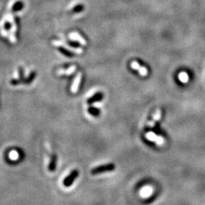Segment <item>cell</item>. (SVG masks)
Here are the masks:
<instances>
[{"instance_id":"cell-1","label":"cell","mask_w":205,"mask_h":205,"mask_svg":"<svg viewBox=\"0 0 205 205\" xmlns=\"http://www.w3.org/2000/svg\"><path fill=\"white\" fill-rule=\"evenodd\" d=\"M53 44L55 46L58 47H63V48L66 49L67 50L70 52H72V53H76V54H81L83 53V50L81 48H79V47H74L71 46V45L68 43H65L62 41H59V40H55L53 41Z\"/></svg>"},{"instance_id":"cell-2","label":"cell","mask_w":205,"mask_h":205,"mask_svg":"<svg viewBox=\"0 0 205 205\" xmlns=\"http://www.w3.org/2000/svg\"><path fill=\"white\" fill-rule=\"evenodd\" d=\"M114 169H115V165L112 163H108L95 167V168H94L91 170V173L93 175H97L100 174V173H106V172L113 171Z\"/></svg>"},{"instance_id":"cell-3","label":"cell","mask_w":205,"mask_h":205,"mask_svg":"<svg viewBox=\"0 0 205 205\" xmlns=\"http://www.w3.org/2000/svg\"><path fill=\"white\" fill-rule=\"evenodd\" d=\"M146 138L150 141H154L158 145H162L164 144V138L160 135H156L154 132H150L147 133Z\"/></svg>"},{"instance_id":"cell-4","label":"cell","mask_w":205,"mask_h":205,"mask_svg":"<svg viewBox=\"0 0 205 205\" xmlns=\"http://www.w3.org/2000/svg\"><path fill=\"white\" fill-rule=\"evenodd\" d=\"M78 175H79V173L77 170H73V171L71 172V173H70V174L68 175V176H67L65 179H64V181H63L64 186H65V187L71 186V185H72L73 182H74V179H75L78 176Z\"/></svg>"},{"instance_id":"cell-5","label":"cell","mask_w":205,"mask_h":205,"mask_svg":"<svg viewBox=\"0 0 205 205\" xmlns=\"http://www.w3.org/2000/svg\"><path fill=\"white\" fill-rule=\"evenodd\" d=\"M69 38L72 41L78 42L79 43L81 44V45L83 46H85L87 44V41L85 40L84 38L82 37L77 32H72V33H70Z\"/></svg>"},{"instance_id":"cell-6","label":"cell","mask_w":205,"mask_h":205,"mask_svg":"<svg viewBox=\"0 0 205 205\" xmlns=\"http://www.w3.org/2000/svg\"><path fill=\"white\" fill-rule=\"evenodd\" d=\"M81 77H82V73L81 72L77 73L75 78H74V81H73L72 85H71V91L72 93L77 92L78 88H79V85H80V80H81Z\"/></svg>"},{"instance_id":"cell-7","label":"cell","mask_w":205,"mask_h":205,"mask_svg":"<svg viewBox=\"0 0 205 205\" xmlns=\"http://www.w3.org/2000/svg\"><path fill=\"white\" fill-rule=\"evenodd\" d=\"M77 66L76 65H71L69 68H67V69H64V68H61L59 69L57 71V74L59 75H70V74H72L75 71Z\"/></svg>"},{"instance_id":"cell-8","label":"cell","mask_w":205,"mask_h":205,"mask_svg":"<svg viewBox=\"0 0 205 205\" xmlns=\"http://www.w3.org/2000/svg\"><path fill=\"white\" fill-rule=\"evenodd\" d=\"M160 117H161V111L159 110V109H157V110L155 112L154 115H153V119H152L151 121L148 123V127L150 128L154 127L156 122L157 121H159Z\"/></svg>"},{"instance_id":"cell-9","label":"cell","mask_w":205,"mask_h":205,"mask_svg":"<svg viewBox=\"0 0 205 205\" xmlns=\"http://www.w3.org/2000/svg\"><path fill=\"white\" fill-rule=\"evenodd\" d=\"M153 191V189L151 186H145L141 190V195L144 198H147V197L152 195Z\"/></svg>"},{"instance_id":"cell-10","label":"cell","mask_w":205,"mask_h":205,"mask_svg":"<svg viewBox=\"0 0 205 205\" xmlns=\"http://www.w3.org/2000/svg\"><path fill=\"white\" fill-rule=\"evenodd\" d=\"M103 94H101V93H98V94H95V95L93 96L92 97H91V98L88 99L87 103H95V102L100 101V100H101L102 99H103Z\"/></svg>"},{"instance_id":"cell-11","label":"cell","mask_w":205,"mask_h":205,"mask_svg":"<svg viewBox=\"0 0 205 205\" xmlns=\"http://www.w3.org/2000/svg\"><path fill=\"white\" fill-rule=\"evenodd\" d=\"M56 155L55 153L52 154L51 159H50V165H49V169L50 171H54L56 167Z\"/></svg>"},{"instance_id":"cell-12","label":"cell","mask_w":205,"mask_h":205,"mask_svg":"<svg viewBox=\"0 0 205 205\" xmlns=\"http://www.w3.org/2000/svg\"><path fill=\"white\" fill-rule=\"evenodd\" d=\"M178 77H179V80L184 84H186L188 81V79H189L188 73L185 72V71H181L178 75Z\"/></svg>"},{"instance_id":"cell-13","label":"cell","mask_w":205,"mask_h":205,"mask_svg":"<svg viewBox=\"0 0 205 205\" xmlns=\"http://www.w3.org/2000/svg\"><path fill=\"white\" fill-rule=\"evenodd\" d=\"M88 112H89L90 114H91L92 115H94V116H98L100 115V110H99L96 107H89L88 108Z\"/></svg>"},{"instance_id":"cell-14","label":"cell","mask_w":205,"mask_h":205,"mask_svg":"<svg viewBox=\"0 0 205 205\" xmlns=\"http://www.w3.org/2000/svg\"><path fill=\"white\" fill-rule=\"evenodd\" d=\"M4 18H5V17H4ZM5 19L6 20V21H8V22H9V24H12L13 22H15V18H14V15H12V13L7 14Z\"/></svg>"},{"instance_id":"cell-15","label":"cell","mask_w":205,"mask_h":205,"mask_svg":"<svg viewBox=\"0 0 205 205\" xmlns=\"http://www.w3.org/2000/svg\"><path fill=\"white\" fill-rule=\"evenodd\" d=\"M16 31H17V24H15V22H13L12 24H11L10 30H9V33H15V32Z\"/></svg>"},{"instance_id":"cell-16","label":"cell","mask_w":205,"mask_h":205,"mask_svg":"<svg viewBox=\"0 0 205 205\" xmlns=\"http://www.w3.org/2000/svg\"><path fill=\"white\" fill-rule=\"evenodd\" d=\"M59 50L61 51V53H62L63 54H65V56H71V52H68V50H67L66 49L63 48V47H59Z\"/></svg>"},{"instance_id":"cell-17","label":"cell","mask_w":205,"mask_h":205,"mask_svg":"<svg viewBox=\"0 0 205 205\" xmlns=\"http://www.w3.org/2000/svg\"><path fill=\"white\" fill-rule=\"evenodd\" d=\"M22 7H23L22 3H21V2H17L16 4L15 5V6H14L13 12H16V11L20 10V9H21Z\"/></svg>"},{"instance_id":"cell-18","label":"cell","mask_w":205,"mask_h":205,"mask_svg":"<svg viewBox=\"0 0 205 205\" xmlns=\"http://www.w3.org/2000/svg\"><path fill=\"white\" fill-rule=\"evenodd\" d=\"M0 32H1L2 35L3 36H5V37H6V36H9V32H8V30L5 29V27H1Z\"/></svg>"},{"instance_id":"cell-19","label":"cell","mask_w":205,"mask_h":205,"mask_svg":"<svg viewBox=\"0 0 205 205\" xmlns=\"http://www.w3.org/2000/svg\"><path fill=\"white\" fill-rule=\"evenodd\" d=\"M82 9H83V6L77 5V7H75L74 9H73V11H74V12H80V11H81Z\"/></svg>"}]
</instances>
